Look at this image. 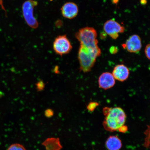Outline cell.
<instances>
[{
    "instance_id": "e0dca14e",
    "label": "cell",
    "mask_w": 150,
    "mask_h": 150,
    "mask_svg": "<svg viewBox=\"0 0 150 150\" xmlns=\"http://www.w3.org/2000/svg\"><path fill=\"white\" fill-rule=\"evenodd\" d=\"M128 130V127L125 125L120 127L118 131L122 133H125L127 132Z\"/></svg>"
},
{
    "instance_id": "30bf717a",
    "label": "cell",
    "mask_w": 150,
    "mask_h": 150,
    "mask_svg": "<svg viewBox=\"0 0 150 150\" xmlns=\"http://www.w3.org/2000/svg\"><path fill=\"white\" fill-rule=\"evenodd\" d=\"M112 74L115 80L123 82L128 78L130 71L126 66L122 64H118L114 67Z\"/></svg>"
},
{
    "instance_id": "8fae6325",
    "label": "cell",
    "mask_w": 150,
    "mask_h": 150,
    "mask_svg": "<svg viewBox=\"0 0 150 150\" xmlns=\"http://www.w3.org/2000/svg\"><path fill=\"white\" fill-rule=\"evenodd\" d=\"M122 146L121 140L117 136H110L105 142L106 147L108 150H120Z\"/></svg>"
},
{
    "instance_id": "7c38bea8",
    "label": "cell",
    "mask_w": 150,
    "mask_h": 150,
    "mask_svg": "<svg viewBox=\"0 0 150 150\" xmlns=\"http://www.w3.org/2000/svg\"><path fill=\"white\" fill-rule=\"evenodd\" d=\"M147 128L144 132L146 137L144 140L143 146L144 147L149 148L150 146V125H147Z\"/></svg>"
},
{
    "instance_id": "9c48e42d",
    "label": "cell",
    "mask_w": 150,
    "mask_h": 150,
    "mask_svg": "<svg viewBox=\"0 0 150 150\" xmlns=\"http://www.w3.org/2000/svg\"><path fill=\"white\" fill-rule=\"evenodd\" d=\"M61 11L64 17L69 19H72L77 16L79 8L76 3L69 2L65 3L62 6Z\"/></svg>"
},
{
    "instance_id": "277c9868",
    "label": "cell",
    "mask_w": 150,
    "mask_h": 150,
    "mask_svg": "<svg viewBox=\"0 0 150 150\" xmlns=\"http://www.w3.org/2000/svg\"><path fill=\"white\" fill-rule=\"evenodd\" d=\"M38 4L37 1L27 0L24 2L22 6V14L28 25L33 29L38 27L39 23L34 16V9Z\"/></svg>"
},
{
    "instance_id": "d6986e66",
    "label": "cell",
    "mask_w": 150,
    "mask_h": 150,
    "mask_svg": "<svg viewBox=\"0 0 150 150\" xmlns=\"http://www.w3.org/2000/svg\"><path fill=\"white\" fill-rule=\"evenodd\" d=\"M118 50L117 47H112L110 48V53L112 54H115L117 52Z\"/></svg>"
},
{
    "instance_id": "3957f363",
    "label": "cell",
    "mask_w": 150,
    "mask_h": 150,
    "mask_svg": "<svg viewBox=\"0 0 150 150\" xmlns=\"http://www.w3.org/2000/svg\"><path fill=\"white\" fill-rule=\"evenodd\" d=\"M97 59L87 48L80 45L78 51V59L80 71L84 73L90 72L94 65Z\"/></svg>"
},
{
    "instance_id": "5bb4252c",
    "label": "cell",
    "mask_w": 150,
    "mask_h": 150,
    "mask_svg": "<svg viewBox=\"0 0 150 150\" xmlns=\"http://www.w3.org/2000/svg\"><path fill=\"white\" fill-rule=\"evenodd\" d=\"M99 103L97 102H90L87 107V109L90 112H93L99 106Z\"/></svg>"
},
{
    "instance_id": "2e32d148",
    "label": "cell",
    "mask_w": 150,
    "mask_h": 150,
    "mask_svg": "<svg viewBox=\"0 0 150 150\" xmlns=\"http://www.w3.org/2000/svg\"><path fill=\"white\" fill-rule=\"evenodd\" d=\"M37 88L39 91H42L44 89L45 84L42 81H39L36 84Z\"/></svg>"
},
{
    "instance_id": "5b68a950",
    "label": "cell",
    "mask_w": 150,
    "mask_h": 150,
    "mask_svg": "<svg viewBox=\"0 0 150 150\" xmlns=\"http://www.w3.org/2000/svg\"><path fill=\"white\" fill-rule=\"evenodd\" d=\"M53 48L56 54L62 56L70 53L72 46L66 35H60L54 40Z\"/></svg>"
},
{
    "instance_id": "4fadbf2b",
    "label": "cell",
    "mask_w": 150,
    "mask_h": 150,
    "mask_svg": "<svg viewBox=\"0 0 150 150\" xmlns=\"http://www.w3.org/2000/svg\"><path fill=\"white\" fill-rule=\"evenodd\" d=\"M7 150H27L23 145L18 143L12 144Z\"/></svg>"
},
{
    "instance_id": "8992f818",
    "label": "cell",
    "mask_w": 150,
    "mask_h": 150,
    "mask_svg": "<svg viewBox=\"0 0 150 150\" xmlns=\"http://www.w3.org/2000/svg\"><path fill=\"white\" fill-rule=\"evenodd\" d=\"M103 29L107 35L114 39H117L119 36V33H123L125 31L124 27L112 19L108 20L105 22Z\"/></svg>"
},
{
    "instance_id": "7a4b0ae2",
    "label": "cell",
    "mask_w": 150,
    "mask_h": 150,
    "mask_svg": "<svg viewBox=\"0 0 150 150\" xmlns=\"http://www.w3.org/2000/svg\"><path fill=\"white\" fill-rule=\"evenodd\" d=\"M97 36L96 30L90 27L82 28L75 34V37L79 41L80 45L87 48L99 47Z\"/></svg>"
},
{
    "instance_id": "52a82bcc",
    "label": "cell",
    "mask_w": 150,
    "mask_h": 150,
    "mask_svg": "<svg viewBox=\"0 0 150 150\" xmlns=\"http://www.w3.org/2000/svg\"><path fill=\"white\" fill-rule=\"evenodd\" d=\"M141 38L137 35H131L126 40L122 47L131 53H137L142 48Z\"/></svg>"
},
{
    "instance_id": "9a60e30c",
    "label": "cell",
    "mask_w": 150,
    "mask_h": 150,
    "mask_svg": "<svg viewBox=\"0 0 150 150\" xmlns=\"http://www.w3.org/2000/svg\"><path fill=\"white\" fill-rule=\"evenodd\" d=\"M145 52L146 57L150 60V43L146 46Z\"/></svg>"
},
{
    "instance_id": "6da1fadb",
    "label": "cell",
    "mask_w": 150,
    "mask_h": 150,
    "mask_svg": "<svg viewBox=\"0 0 150 150\" xmlns=\"http://www.w3.org/2000/svg\"><path fill=\"white\" fill-rule=\"evenodd\" d=\"M103 113L105 116L103 126L106 131L115 132L125 125L127 116L121 108L105 107L103 108Z\"/></svg>"
},
{
    "instance_id": "ac0fdd59",
    "label": "cell",
    "mask_w": 150,
    "mask_h": 150,
    "mask_svg": "<svg viewBox=\"0 0 150 150\" xmlns=\"http://www.w3.org/2000/svg\"><path fill=\"white\" fill-rule=\"evenodd\" d=\"M45 115L47 117H50L53 115L54 113L53 112L51 109H47L45 112Z\"/></svg>"
},
{
    "instance_id": "ffe728a7",
    "label": "cell",
    "mask_w": 150,
    "mask_h": 150,
    "mask_svg": "<svg viewBox=\"0 0 150 150\" xmlns=\"http://www.w3.org/2000/svg\"><path fill=\"white\" fill-rule=\"evenodd\" d=\"M146 3H147V1H146V0H141V3L142 4H145Z\"/></svg>"
},
{
    "instance_id": "ba28073f",
    "label": "cell",
    "mask_w": 150,
    "mask_h": 150,
    "mask_svg": "<svg viewBox=\"0 0 150 150\" xmlns=\"http://www.w3.org/2000/svg\"><path fill=\"white\" fill-rule=\"evenodd\" d=\"M115 80L112 73H103L98 78L99 87L100 88L105 90L111 88L115 85Z\"/></svg>"
}]
</instances>
